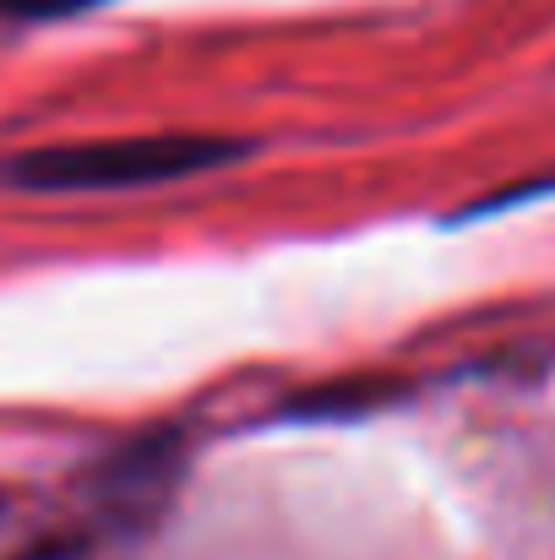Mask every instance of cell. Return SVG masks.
<instances>
[{
    "mask_svg": "<svg viewBox=\"0 0 555 560\" xmlns=\"http://www.w3.org/2000/svg\"><path fill=\"white\" fill-rule=\"evenodd\" d=\"M245 142L229 137H115L77 148H38L0 164V180L16 190H126L185 180L212 164H229Z\"/></svg>",
    "mask_w": 555,
    "mask_h": 560,
    "instance_id": "6da1fadb",
    "label": "cell"
},
{
    "mask_svg": "<svg viewBox=\"0 0 555 560\" xmlns=\"http://www.w3.org/2000/svg\"><path fill=\"white\" fill-rule=\"evenodd\" d=\"M82 5H93V0H0V11H11V16H66Z\"/></svg>",
    "mask_w": 555,
    "mask_h": 560,
    "instance_id": "7a4b0ae2",
    "label": "cell"
}]
</instances>
